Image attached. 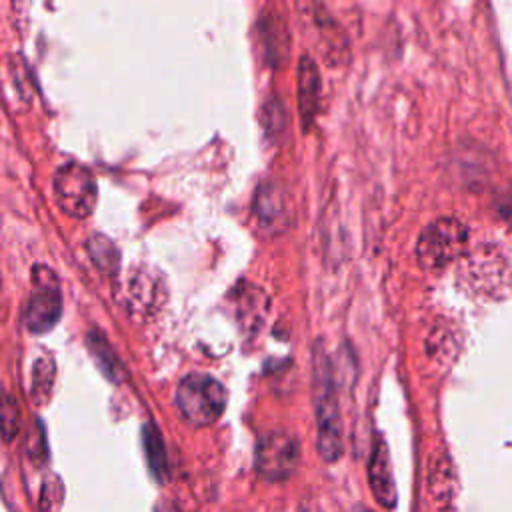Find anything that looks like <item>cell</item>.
Returning <instances> with one entry per match:
<instances>
[{"instance_id": "cell-4", "label": "cell", "mask_w": 512, "mask_h": 512, "mask_svg": "<svg viewBox=\"0 0 512 512\" xmlns=\"http://www.w3.org/2000/svg\"><path fill=\"white\" fill-rule=\"evenodd\" d=\"M62 292L52 268L36 264L32 268V290L26 298L22 320L28 332L44 334L60 320Z\"/></svg>"}, {"instance_id": "cell-7", "label": "cell", "mask_w": 512, "mask_h": 512, "mask_svg": "<svg viewBox=\"0 0 512 512\" xmlns=\"http://www.w3.org/2000/svg\"><path fill=\"white\" fill-rule=\"evenodd\" d=\"M252 214L256 226L266 236L284 232L290 224V200L288 192L276 178H264L252 198Z\"/></svg>"}, {"instance_id": "cell-2", "label": "cell", "mask_w": 512, "mask_h": 512, "mask_svg": "<svg viewBox=\"0 0 512 512\" xmlns=\"http://www.w3.org/2000/svg\"><path fill=\"white\" fill-rule=\"evenodd\" d=\"M174 402L188 424L208 426L222 416L226 408V390L214 376L190 372L178 382Z\"/></svg>"}, {"instance_id": "cell-10", "label": "cell", "mask_w": 512, "mask_h": 512, "mask_svg": "<svg viewBox=\"0 0 512 512\" xmlns=\"http://www.w3.org/2000/svg\"><path fill=\"white\" fill-rule=\"evenodd\" d=\"M268 312V296L260 286L242 282L236 288V318L246 332H258Z\"/></svg>"}, {"instance_id": "cell-6", "label": "cell", "mask_w": 512, "mask_h": 512, "mask_svg": "<svg viewBox=\"0 0 512 512\" xmlns=\"http://www.w3.org/2000/svg\"><path fill=\"white\" fill-rule=\"evenodd\" d=\"M300 458L296 438L286 430H272L258 440L256 446V470L270 482L286 480Z\"/></svg>"}, {"instance_id": "cell-12", "label": "cell", "mask_w": 512, "mask_h": 512, "mask_svg": "<svg viewBox=\"0 0 512 512\" xmlns=\"http://www.w3.org/2000/svg\"><path fill=\"white\" fill-rule=\"evenodd\" d=\"M142 446H144L146 462H148V468H150L152 476L158 482H164L168 478V458H166V448H164L162 434L158 432V428L152 422H148L142 428Z\"/></svg>"}, {"instance_id": "cell-11", "label": "cell", "mask_w": 512, "mask_h": 512, "mask_svg": "<svg viewBox=\"0 0 512 512\" xmlns=\"http://www.w3.org/2000/svg\"><path fill=\"white\" fill-rule=\"evenodd\" d=\"M86 346L90 350V356L94 358V362L98 364V368L102 370V374L108 380L122 382L126 378V372H124V366H122L120 358L116 356L114 348L110 346V342L106 340V336L98 328H92L88 332Z\"/></svg>"}, {"instance_id": "cell-19", "label": "cell", "mask_w": 512, "mask_h": 512, "mask_svg": "<svg viewBox=\"0 0 512 512\" xmlns=\"http://www.w3.org/2000/svg\"><path fill=\"white\" fill-rule=\"evenodd\" d=\"M362 512H370V510H362Z\"/></svg>"}, {"instance_id": "cell-9", "label": "cell", "mask_w": 512, "mask_h": 512, "mask_svg": "<svg viewBox=\"0 0 512 512\" xmlns=\"http://www.w3.org/2000/svg\"><path fill=\"white\" fill-rule=\"evenodd\" d=\"M296 90H298V112L302 126L308 128L318 112L320 106V92H322V82H320V72L312 56L304 54L298 60V72H296Z\"/></svg>"}, {"instance_id": "cell-15", "label": "cell", "mask_w": 512, "mask_h": 512, "mask_svg": "<svg viewBox=\"0 0 512 512\" xmlns=\"http://www.w3.org/2000/svg\"><path fill=\"white\" fill-rule=\"evenodd\" d=\"M160 282L156 276H152L150 272L138 270L134 272L130 286H128V294H130V302L140 306L144 312L148 306H158V302H162L160 298Z\"/></svg>"}, {"instance_id": "cell-18", "label": "cell", "mask_w": 512, "mask_h": 512, "mask_svg": "<svg viewBox=\"0 0 512 512\" xmlns=\"http://www.w3.org/2000/svg\"><path fill=\"white\" fill-rule=\"evenodd\" d=\"M154 512H178V508L170 500H162V502H158Z\"/></svg>"}, {"instance_id": "cell-14", "label": "cell", "mask_w": 512, "mask_h": 512, "mask_svg": "<svg viewBox=\"0 0 512 512\" xmlns=\"http://www.w3.org/2000/svg\"><path fill=\"white\" fill-rule=\"evenodd\" d=\"M86 252L96 268H100L104 274H116L120 264V252L116 244L104 236V234H90L86 238Z\"/></svg>"}, {"instance_id": "cell-5", "label": "cell", "mask_w": 512, "mask_h": 512, "mask_svg": "<svg viewBox=\"0 0 512 512\" xmlns=\"http://www.w3.org/2000/svg\"><path fill=\"white\" fill-rule=\"evenodd\" d=\"M54 198L64 214L86 218L98 198V186L90 168L76 160L58 166L54 172Z\"/></svg>"}, {"instance_id": "cell-1", "label": "cell", "mask_w": 512, "mask_h": 512, "mask_svg": "<svg viewBox=\"0 0 512 512\" xmlns=\"http://www.w3.org/2000/svg\"><path fill=\"white\" fill-rule=\"evenodd\" d=\"M312 380L318 452L326 462H334L344 452V430L336 398L332 362L322 344H316L312 354Z\"/></svg>"}, {"instance_id": "cell-16", "label": "cell", "mask_w": 512, "mask_h": 512, "mask_svg": "<svg viewBox=\"0 0 512 512\" xmlns=\"http://www.w3.org/2000/svg\"><path fill=\"white\" fill-rule=\"evenodd\" d=\"M268 22V28H264V44L266 50L272 52V60L276 58V52H280V56H284V48H286V28L282 26L280 30H276V22H278V14H270L264 18Z\"/></svg>"}, {"instance_id": "cell-3", "label": "cell", "mask_w": 512, "mask_h": 512, "mask_svg": "<svg viewBox=\"0 0 512 512\" xmlns=\"http://www.w3.org/2000/svg\"><path fill=\"white\" fill-rule=\"evenodd\" d=\"M468 244L466 226L452 218L442 216L432 220L416 240L418 264L426 270H440L454 262Z\"/></svg>"}, {"instance_id": "cell-17", "label": "cell", "mask_w": 512, "mask_h": 512, "mask_svg": "<svg viewBox=\"0 0 512 512\" xmlns=\"http://www.w3.org/2000/svg\"><path fill=\"white\" fill-rule=\"evenodd\" d=\"M2 428H4V440L10 442L18 430V404L8 392L4 394V402H2Z\"/></svg>"}, {"instance_id": "cell-13", "label": "cell", "mask_w": 512, "mask_h": 512, "mask_svg": "<svg viewBox=\"0 0 512 512\" xmlns=\"http://www.w3.org/2000/svg\"><path fill=\"white\" fill-rule=\"evenodd\" d=\"M56 378V362L52 354H42L32 364V376H30V396L36 404L48 402Z\"/></svg>"}, {"instance_id": "cell-8", "label": "cell", "mask_w": 512, "mask_h": 512, "mask_svg": "<svg viewBox=\"0 0 512 512\" xmlns=\"http://www.w3.org/2000/svg\"><path fill=\"white\" fill-rule=\"evenodd\" d=\"M368 482H370L374 498L382 506L394 508L396 484H394V476H392L388 446L380 436H376L372 442V452H370V460H368Z\"/></svg>"}]
</instances>
